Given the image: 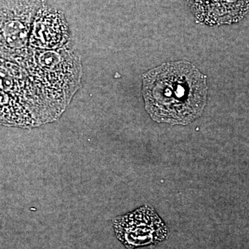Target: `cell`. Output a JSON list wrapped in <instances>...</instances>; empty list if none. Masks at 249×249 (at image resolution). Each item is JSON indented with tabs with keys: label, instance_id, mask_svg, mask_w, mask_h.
<instances>
[{
	"label": "cell",
	"instance_id": "1",
	"mask_svg": "<svg viewBox=\"0 0 249 249\" xmlns=\"http://www.w3.org/2000/svg\"><path fill=\"white\" fill-rule=\"evenodd\" d=\"M142 92L154 121L186 125L206 107V76L188 62L165 63L143 75Z\"/></svg>",
	"mask_w": 249,
	"mask_h": 249
},
{
	"label": "cell",
	"instance_id": "2",
	"mask_svg": "<svg viewBox=\"0 0 249 249\" xmlns=\"http://www.w3.org/2000/svg\"><path fill=\"white\" fill-rule=\"evenodd\" d=\"M46 0H0V58L30 52V36L37 11Z\"/></svg>",
	"mask_w": 249,
	"mask_h": 249
},
{
	"label": "cell",
	"instance_id": "3",
	"mask_svg": "<svg viewBox=\"0 0 249 249\" xmlns=\"http://www.w3.org/2000/svg\"><path fill=\"white\" fill-rule=\"evenodd\" d=\"M113 228L116 237L127 249L159 245L168 237L164 222L147 205L116 217L113 221Z\"/></svg>",
	"mask_w": 249,
	"mask_h": 249
},
{
	"label": "cell",
	"instance_id": "4",
	"mask_svg": "<svg viewBox=\"0 0 249 249\" xmlns=\"http://www.w3.org/2000/svg\"><path fill=\"white\" fill-rule=\"evenodd\" d=\"M70 44L66 19L60 10L46 4L37 11L30 36V45L39 50H55Z\"/></svg>",
	"mask_w": 249,
	"mask_h": 249
},
{
	"label": "cell",
	"instance_id": "5",
	"mask_svg": "<svg viewBox=\"0 0 249 249\" xmlns=\"http://www.w3.org/2000/svg\"><path fill=\"white\" fill-rule=\"evenodd\" d=\"M198 20L210 26L239 22L248 12L249 0H188Z\"/></svg>",
	"mask_w": 249,
	"mask_h": 249
}]
</instances>
